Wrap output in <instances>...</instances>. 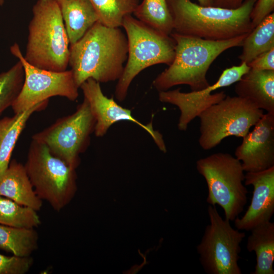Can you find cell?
Instances as JSON below:
<instances>
[{
	"label": "cell",
	"mask_w": 274,
	"mask_h": 274,
	"mask_svg": "<svg viewBox=\"0 0 274 274\" xmlns=\"http://www.w3.org/2000/svg\"><path fill=\"white\" fill-rule=\"evenodd\" d=\"M127 54L126 34L98 21L70 45L68 65L79 88L90 78L107 83L120 78Z\"/></svg>",
	"instance_id": "cell-1"
},
{
	"label": "cell",
	"mask_w": 274,
	"mask_h": 274,
	"mask_svg": "<svg viewBox=\"0 0 274 274\" xmlns=\"http://www.w3.org/2000/svg\"><path fill=\"white\" fill-rule=\"evenodd\" d=\"M249 33L225 40H209L173 32L175 54L172 63L153 80L159 92L179 85H187L191 91L208 87L207 74L214 61L226 50L242 47Z\"/></svg>",
	"instance_id": "cell-2"
},
{
	"label": "cell",
	"mask_w": 274,
	"mask_h": 274,
	"mask_svg": "<svg viewBox=\"0 0 274 274\" xmlns=\"http://www.w3.org/2000/svg\"><path fill=\"white\" fill-rule=\"evenodd\" d=\"M256 1L245 0L235 9L202 6L191 0L166 2L173 19V32L217 41L230 39L253 30L250 16Z\"/></svg>",
	"instance_id": "cell-3"
},
{
	"label": "cell",
	"mask_w": 274,
	"mask_h": 274,
	"mask_svg": "<svg viewBox=\"0 0 274 274\" xmlns=\"http://www.w3.org/2000/svg\"><path fill=\"white\" fill-rule=\"evenodd\" d=\"M69 44L57 0H38L28 25L24 59L41 69L63 72L68 65Z\"/></svg>",
	"instance_id": "cell-4"
},
{
	"label": "cell",
	"mask_w": 274,
	"mask_h": 274,
	"mask_svg": "<svg viewBox=\"0 0 274 274\" xmlns=\"http://www.w3.org/2000/svg\"><path fill=\"white\" fill-rule=\"evenodd\" d=\"M127 39L128 54L115 95L119 101L126 97L129 86L140 73L158 64L170 65L175 57V42L170 36L147 26L132 15H126L122 26Z\"/></svg>",
	"instance_id": "cell-5"
},
{
	"label": "cell",
	"mask_w": 274,
	"mask_h": 274,
	"mask_svg": "<svg viewBox=\"0 0 274 274\" xmlns=\"http://www.w3.org/2000/svg\"><path fill=\"white\" fill-rule=\"evenodd\" d=\"M24 166L37 196L59 212L74 197L76 169L53 155L44 144L32 139Z\"/></svg>",
	"instance_id": "cell-6"
},
{
	"label": "cell",
	"mask_w": 274,
	"mask_h": 274,
	"mask_svg": "<svg viewBox=\"0 0 274 274\" xmlns=\"http://www.w3.org/2000/svg\"><path fill=\"white\" fill-rule=\"evenodd\" d=\"M196 167L207 185V203L220 206L225 219L233 221L247 201L248 191L243 184L245 175L241 161L229 153L218 152L198 159Z\"/></svg>",
	"instance_id": "cell-7"
},
{
	"label": "cell",
	"mask_w": 274,
	"mask_h": 274,
	"mask_svg": "<svg viewBox=\"0 0 274 274\" xmlns=\"http://www.w3.org/2000/svg\"><path fill=\"white\" fill-rule=\"evenodd\" d=\"M263 114V110L250 101L226 95L198 117L200 119L199 146L204 150H210L226 138H244Z\"/></svg>",
	"instance_id": "cell-8"
},
{
	"label": "cell",
	"mask_w": 274,
	"mask_h": 274,
	"mask_svg": "<svg viewBox=\"0 0 274 274\" xmlns=\"http://www.w3.org/2000/svg\"><path fill=\"white\" fill-rule=\"evenodd\" d=\"M207 211L210 223L196 247L204 270L208 274H242L238 261L245 232L233 228L215 206L209 205Z\"/></svg>",
	"instance_id": "cell-9"
},
{
	"label": "cell",
	"mask_w": 274,
	"mask_h": 274,
	"mask_svg": "<svg viewBox=\"0 0 274 274\" xmlns=\"http://www.w3.org/2000/svg\"><path fill=\"white\" fill-rule=\"evenodd\" d=\"M95 124L88 104L84 98L74 113L58 119L33 134L32 139L45 145L53 155L76 169L81 162L80 155L89 145Z\"/></svg>",
	"instance_id": "cell-10"
},
{
	"label": "cell",
	"mask_w": 274,
	"mask_h": 274,
	"mask_svg": "<svg viewBox=\"0 0 274 274\" xmlns=\"http://www.w3.org/2000/svg\"><path fill=\"white\" fill-rule=\"evenodd\" d=\"M11 53L20 60L24 71L22 88L11 106L15 114L24 111L53 96H61L75 101L79 96L71 70L54 72L41 69L28 63L19 46L15 43L10 47Z\"/></svg>",
	"instance_id": "cell-11"
},
{
	"label": "cell",
	"mask_w": 274,
	"mask_h": 274,
	"mask_svg": "<svg viewBox=\"0 0 274 274\" xmlns=\"http://www.w3.org/2000/svg\"><path fill=\"white\" fill-rule=\"evenodd\" d=\"M250 67L241 62L223 71L217 81L207 88L190 92H183L180 88L159 92V100L177 106L180 111L178 128L185 131L188 124L206 109L220 101L226 96L224 91L212 93L219 88L229 86L239 81Z\"/></svg>",
	"instance_id": "cell-12"
},
{
	"label": "cell",
	"mask_w": 274,
	"mask_h": 274,
	"mask_svg": "<svg viewBox=\"0 0 274 274\" xmlns=\"http://www.w3.org/2000/svg\"><path fill=\"white\" fill-rule=\"evenodd\" d=\"M80 88L95 119L94 133L96 137L105 135L110 127L116 122L130 121L145 130L159 150L164 153L166 152L162 135L154 129L152 122L145 124L135 119L130 110L118 104L113 97L109 98L106 96L99 82L90 78L83 82Z\"/></svg>",
	"instance_id": "cell-13"
},
{
	"label": "cell",
	"mask_w": 274,
	"mask_h": 274,
	"mask_svg": "<svg viewBox=\"0 0 274 274\" xmlns=\"http://www.w3.org/2000/svg\"><path fill=\"white\" fill-rule=\"evenodd\" d=\"M244 172H256L274 166V113H264L234 152Z\"/></svg>",
	"instance_id": "cell-14"
},
{
	"label": "cell",
	"mask_w": 274,
	"mask_h": 274,
	"mask_svg": "<svg viewBox=\"0 0 274 274\" xmlns=\"http://www.w3.org/2000/svg\"><path fill=\"white\" fill-rule=\"evenodd\" d=\"M244 181L245 186H253L252 197L244 215L233 221L236 229L250 231L270 221L273 214L274 166L261 171L247 172Z\"/></svg>",
	"instance_id": "cell-15"
},
{
	"label": "cell",
	"mask_w": 274,
	"mask_h": 274,
	"mask_svg": "<svg viewBox=\"0 0 274 274\" xmlns=\"http://www.w3.org/2000/svg\"><path fill=\"white\" fill-rule=\"evenodd\" d=\"M235 83L236 96L266 112L274 113V71L250 68Z\"/></svg>",
	"instance_id": "cell-16"
},
{
	"label": "cell",
	"mask_w": 274,
	"mask_h": 274,
	"mask_svg": "<svg viewBox=\"0 0 274 274\" xmlns=\"http://www.w3.org/2000/svg\"><path fill=\"white\" fill-rule=\"evenodd\" d=\"M0 195L37 212L42 207L43 201L35 192L24 165L14 159L0 173Z\"/></svg>",
	"instance_id": "cell-17"
},
{
	"label": "cell",
	"mask_w": 274,
	"mask_h": 274,
	"mask_svg": "<svg viewBox=\"0 0 274 274\" xmlns=\"http://www.w3.org/2000/svg\"><path fill=\"white\" fill-rule=\"evenodd\" d=\"M70 45L80 40L98 21L89 0H57Z\"/></svg>",
	"instance_id": "cell-18"
},
{
	"label": "cell",
	"mask_w": 274,
	"mask_h": 274,
	"mask_svg": "<svg viewBox=\"0 0 274 274\" xmlns=\"http://www.w3.org/2000/svg\"><path fill=\"white\" fill-rule=\"evenodd\" d=\"M48 100L40 102L12 117L0 120V173L8 167L16 142L30 116L45 109Z\"/></svg>",
	"instance_id": "cell-19"
},
{
	"label": "cell",
	"mask_w": 274,
	"mask_h": 274,
	"mask_svg": "<svg viewBox=\"0 0 274 274\" xmlns=\"http://www.w3.org/2000/svg\"><path fill=\"white\" fill-rule=\"evenodd\" d=\"M246 248L254 252L256 263L252 274H274V223L269 221L260 224L251 230Z\"/></svg>",
	"instance_id": "cell-20"
},
{
	"label": "cell",
	"mask_w": 274,
	"mask_h": 274,
	"mask_svg": "<svg viewBox=\"0 0 274 274\" xmlns=\"http://www.w3.org/2000/svg\"><path fill=\"white\" fill-rule=\"evenodd\" d=\"M241 62L248 64L259 55L274 48V13L265 17L244 41Z\"/></svg>",
	"instance_id": "cell-21"
},
{
	"label": "cell",
	"mask_w": 274,
	"mask_h": 274,
	"mask_svg": "<svg viewBox=\"0 0 274 274\" xmlns=\"http://www.w3.org/2000/svg\"><path fill=\"white\" fill-rule=\"evenodd\" d=\"M39 234L35 228L0 224V249L20 257L30 256L38 248Z\"/></svg>",
	"instance_id": "cell-22"
},
{
	"label": "cell",
	"mask_w": 274,
	"mask_h": 274,
	"mask_svg": "<svg viewBox=\"0 0 274 274\" xmlns=\"http://www.w3.org/2000/svg\"><path fill=\"white\" fill-rule=\"evenodd\" d=\"M147 26L165 35L174 30L173 19L166 0H142L133 14Z\"/></svg>",
	"instance_id": "cell-23"
},
{
	"label": "cell",
	"mask_w": 274,
	"mask_h": 274,
	"mask_svg": "<svg viewBox=\"0 0 274 274\" xmlns=\"http://www.w3.org/2000/svg\"><path fill=\"white\" fill-rule=\"evenodd\" d=\"M41 224L37 211L0 195V224L24 228H35Z\"/></svg>",
	"instance_id": "cell-24"
},
{
	"label": "cell",
	"mask_w": 274,
	"mask_h": 274,
	"mask_svg": "<svg viewBox=\"0 0 274 274\" xmlns=\"http://www.w3.org/2000/svg\"><path fill=\"white\" fill-rule=\"evenodd\" d=\"M98 22L110 27L122 26L124 17L132 15L141 0H89Z\"/></svg>",
	"instance_id": "cell-25"
},
{
	"label": "cell",
	"mask_w": 274,
	"mask_h": 274,
	"mask_svg": "<svg viewBox=\"0 0 274 274\" xmlns=\"http://www.w3.org/2000/svg\"><path fill=\"white\" fill-rule=\"evenodd\" d=\"M24 79V68L20 60L0 74V115L12 105L22 88Z\"/></svg>",
	"instance_id": "cell-26"
},
{
	"label": "cell",
	"mask_w": 274,
	"mask_h": 274,
	"mask_svg": "<svg viewBox=\"0 0 274 274\" xmlns=\"http://www.w3.org/2000/svg\"><path fill=\"white\" fill-rule=\"evenodd\" d=\"M33 261L31 256H8L0 254V274H25L31 268Z\"/></svg>",
	"instance_id": "cell-27"
},
{
	"label": "cell",
	"mask_w": 274,
	"mask_h": 274,
	"mask_svg": "<svg viewBox=\"0 0 274 274\" xmlns=\"http://www.w3.org/2000/svg\"><path fill=\"white\" fill-rule=\"evenodd\" d=\"M274 0H257L250 13V20L254 28L265 17L273 13Z\"/></svg>",
	"instance_id": "cell-28"
},
{
	"label": "cell",
	"mask_w": 274,
	"mask_h": 274,
	"mask_svg": "<svg viewBox=\"0 0 274 274\" xmlns=\"http://www.w3.org/2000/svg\"><path fill=\"white\" fill-rule=\"evenodd\" d=\"M247 64L254 70L274 71V48L259 55Z\"/></svg>",
	"instance_id": "cell-29"
},
{
	"label": "cell",
	"mask_w": 274,
	"mask_h": 274,
	"mask_svg": "<svg viewBox=\"0 0 274 274\" xmlns=\"http://www.w3.org/2000/svg\"><path fill=\"white\" fill-rule=\"evenodd\" d=\"M245 1V0H212V6L235 9L241 6Z\"/></svg>",
	"instance_id": "cell-30"
},
{
	"label": "cell",
	"mask_w": 274,
	"mask_h": 274,
	"mask_svg": "<svg viewBox=\"0 0 274 274\" xmlns=\"http://www.w3.org/2000/svg\"><path fill=\"white\" fill-rule=\"evenodd\" d=\"M199 5L202 6H212V0H197Z\"/></svg>",
	"instance_id": "cell-31"
},
{
	"label": "cell",
	"mask_w": 274,
	"mask_h": 274,
	"mask_svg": "<svg viewBox=\"0 0 274 274\" xmlns=\"http://www.w3.org/2000/svg\"><path fill=\"white\" fill-rule=\"evenodd\" d=\"M5 0H0V6H3Z\"/></svg>",
	"instance_id": "cell-32"
}]
</instances>
